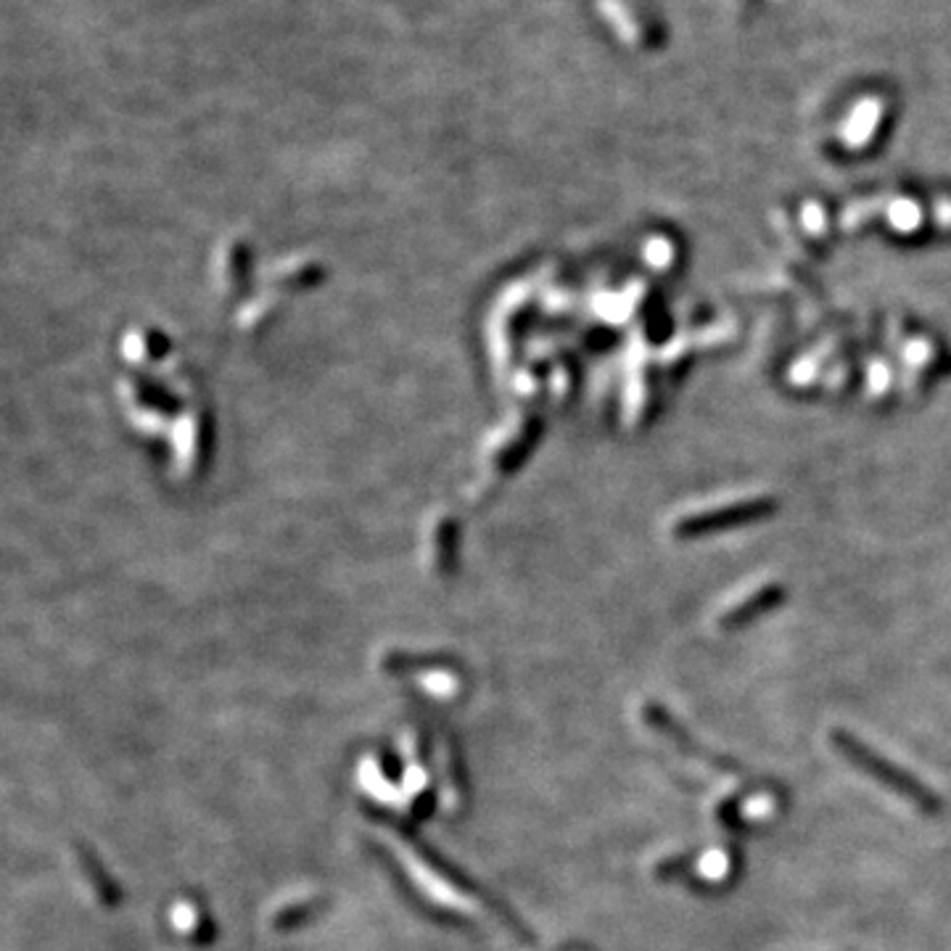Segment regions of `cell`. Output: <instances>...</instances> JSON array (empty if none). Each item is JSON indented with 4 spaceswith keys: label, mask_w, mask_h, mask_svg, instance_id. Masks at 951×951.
<instances>
[{
    "label": "cell",
    "mask_w": 951,
    "mask_h": 951,
    "mask_svg": "<svg viewBox=\"0 0 951 951\" xmlns=\"http://www.w3.org/2000/svg\"><path fill=\"white\" fill-rule=\"evenodd\" d=\"M830 743H833L835 751L841 753L851 767H856L859 772H864V775L883 782L885 788H891L893 793L907 798L909 804L917 806L922 814H938V811L944 809V801H941L936 790L928 788L920 777H915L912 772H907V769L896 767L893 761L880 756L878 751H872L870 745H864L862 740L851 735L848 730L830 732Z\"/></svg>",
    "instance_id": "1"
},
{
    "label": "cell",
    "mask_w": 951,
    "mask_h": 951,
    "mask_svg": "<svg viewBox=\"0 0 951 951\" xmlns=\"http://www.w3.org/2000/svg\"><path fill=\"white\" fill-rule=\"evenodd\" d=\"M642 716H645L648 727H653V730L661 732V735H664V738L669 740V743L674 745L677 751L685 753V756H693V759L703 761V764L719 769V772H735V775H738V772H743V767H740L735 759H730V756H722V753L708 751V748H703L698 740H693V735H690V732H687L685 727H682V724H679L677 719H674V716H671L664 706H658V703H645V708H642Z\"/></svg>",
    "instance_id": "2"
},
{
    "label": "cell",
    "mask_w": 951,
    "mask_h": 951,
    "mask_svg": "<svg viewBox=\"0 0 951 951\" xmlns=\"http://www.w3.org/2000/svg\"><path fill=\"white\" fill-rule=\"evenodd\" d=\"M777 600H780V592H777V590H764V592H759L756 598H751V600H745V603L735 605V608H732V611L727 613V616H724L722 624H724V627H743V624H748V621H751L753 616H759L761 611H767V608H772V605H775Z\"/></svg>",
    "instance_id": "3"
}]
</instances>
